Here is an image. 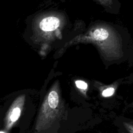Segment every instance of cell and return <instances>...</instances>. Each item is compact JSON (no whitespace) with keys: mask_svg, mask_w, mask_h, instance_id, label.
I'll use <instances>...</instances> for the list:
<instances>
[{"mask_svg":"<svg viewBox=\"0 0 133 133\" xmlns=\"http://www.w3.org/2000/svg\"><path fill=\"white\" fill-rule=\"evenodd\" d=\"M60 21L55 17H48L44 18L39 23L40 28L44 31H52L59 25Z\"/></svg>","mask_w":133,"mask_h":133,"instance_id":"1","label":"cell"},{"mask_svg":"<svg viewBox=\"0 0 133 133\" xmlns=\"http://www.w3.org/2000/svg\"><path fill=\"white\" fill-rule=\"evenodd\" d=\"M109 35L107 30L103 28L96 29L92 33V37L98 41H103L107 39Z\"/></svg>","mask_w":133,"mask_h":133,"instance_id":"2","label":"cell"},{"mask_svg":"<svg viewBox=\"0 0 133 133\" xmlns=\"http://www.w3.org/2000/svg\"><path fill=\"white\" fill-rule=\"evenodd\" d=\"M48 104L50 108L54 109L56 108L59 102V97L57 93L55 91L50 92L48 98Z\"/></svg>","mask_w":133,"mask_h":133,"instance_id":"3","label":"cell"},{"mask_svg":"<svg viewBox=\"0 0 133 133\" xmlns=\"http://www.w3.org/2000/svg\"><path fill=\"white\" fill-rule=\"evenodd\" d=\"M20 114V109L18 108H15L10 116V119L12 122L16 121L19 118Z\"/></svg>","mask_w":133,"mask_h":133,"instance_id":"4","label":"cell"},{"mask_svg":"<svg viewBox=\"0 0 133 133\" xmlns=\"http://www.w3.org/2000/svg\"><path fill=\"white\" fill-rule=\"evenodd\" d=\"M114 92V89L112 87L107 88L102 92V95L104 97H109L112 96Z\"/></svg>","mask_w":133,"mask_h":133,"instance_id":"5","label":"cell"},{"mask_svg":"<svg viewBox=\"0 0 133 133\" xmlns=\"http://www.w3.org/2000/svg\"><path fill=\"white\" fill-rule=\"evenodd\" d=\"M76 86L81 89H86L87 88V84L82 81H77L75 82Z\"/></svg>","mask_w":133,"mask_h":133,"instance_id":"6","label":"cell"},{"mask_svg":"<svg viewBox=\"0 0 133 133\" xmlns=\"http://www.w3.org/2000/svg\"><path fill=\"white\" fill-rule=\"evenodd\" d=\"M0 133H4V132H3V131H1V132Z\"/></svg>","mask_w":133,"mask_h":133,"instance_id":"7","label":"cell"}]
</instances>
